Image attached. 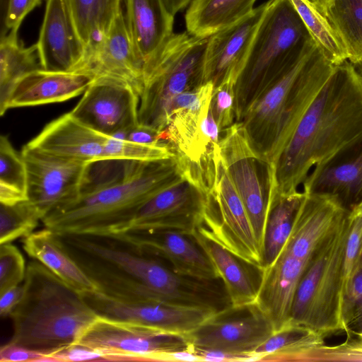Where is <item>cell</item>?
Returning <instances> with one entry per match:
<instances>
[{
  "label": "cell",
  "mask_w": 362,
  "mask_h": 362,
  "mask_svg": "<svg viewBox=\"0 0 362 362\" xmlns=\"http://www.w3.org/2000/svg\"><path fill=\"white\" fill-rule=\"evenodd\" d=\"M310 35L334 65L348 61L346 49L327 18L310 0H290Z\"/></svg>",
  "instance_id": "836d02e7"
},
{
  "label": "cell",
  "mask_w": 362,
  "mask_h": 362,
  "mask_svg": "<svg viewBox=\"0 0 362 362\" xmlns=\"http://www.w3.org/2000/svg\"><path fill=\"white\" fill-rule=\"evenodd\" d=\"M57 235L98 292L109 298L192 307H206L211 302L213 291L209 281L179 274L123 234Z\"/></svg>",
  "instance_id": "7a4b0ae2"
},
{
  "label": "cell",
  "mask_w": 362,
  "mask_h": 362,
  "mask_svg": "<svg viewBox=\"0 0 362 362\" xmlns=\"http://www.w3.org/2000/svg\"><path fill=\"white\" fill-rule=\"evenodd\" d=\"M24 294L23 284L12 287L0 294V315L2 317L10 316L13 310L21 300Z\"/></svg>",
  "instance_id": "7dc6e473"
},
{
  "label": "cell",
  "mask_w": 362,
  "mask_h": 362,
  "mask_svg": "<svg viewBox=\"0 0 362 362\" xmlns=\"http://www.w3.org/2000/svg\"><path fill=\"white\" fill-rule=\"evenodd\" d=\"M93 80L76 72L35 71L16 85L6 109L64 102L84 93Z\"/></svg>",
  "instance_id": "603a6c76"
},
{
  "label": "cell",
  "mask_w": 362,
  "mask_h": 362,
  "mask_svg": "<svg viewBox=\"0 0 362 362\" xmlns=\"http://www.w3.org/2000/svg\"><path fill=\"white\" fill-rule=\"evenodd\" d=\"M0 183L27 194V171L23 156L13 147L8 137L0 136Z\"/></svg>",
  "instance_id": "74e56055"
},
{
  "label": "cell",
  "mask_w": 362,
  "mask_h": 362,
  "mask_svg": "<svg viewBox=\"0 0 362 362\" xmlns=\"http://www.w3.org/2000/svg\"><path fill=\"white\" fill-rule=\"evenodd\" d=\"M207 37L173 33L144 65L139 124L164 130L175 98L202 83Z\"/></svg>",
  "instance_id": "5b68a950"
},
{
  "label": "cell",
  "mask_w": 362,
  "mask_h": 362,
  "mask_svg": "<svg viewBox=\"0 0 362 362\" xmlns=\"http://www.w3.org/2000/svg\"><path fill=\"white\" fill-rule=\"evenodd\" d=\"M206 198L204 191L181 175L143 204L130 230H169L193 235L202 223Z\"/></svg>",
  "instance_id": "5bb4252c"
},
{
  "label": "cell",
  "mask_w": 362,
  "mask_h": 362,
  "mask_svg": "<svg viewBox=\"0 0 362 362\" xmlns=\"http://www.w3.org/2000/svg\"><path fill=\"white\" fill-rule=\"evenodd\" d=\"M43 69L37 44L25 47L18 31L0 37V115L6 111L8 98L16 85L28 74Z\"/></svg>",
  "instance_id": "f1b7e54d"
},
{
  "label": "cell",
  "mask_w": 362,
  "mask_h": 362,
  "mask_svg": "<svg viewBox=\"0 0 362 362\" xmlns=\"http://www.w3.org/2000/svg\"><path fill=\"white\" fill-rule=\"evenodd\" d=\"M197 230L236 256L260 268L261 247L221 157L215 185L207 195L203 221Z\"/></svg>",
  "instance_id": "ba28073f"
},
{
  "label": "cell",
  "mask_w": 362,
  "mask_h": 362,
  "mask_svg": "<svg viewBox=\"0 0 362 362\" xmlns=\"http://www.w3.org/2000/svg\"><path fill=\"white\" fill-rule=\"evenodd\" d=\"M303 193L283 251L309 261L350 211L335 194L304 191Z\"/></svg>",
  "instance_id": "ac0fdd59"
},
{
  "label": "cell",
  "mask_w": 362,
  "mask_h": 362,
  "mask_svg": "<svg viewBox=\"0 0 362 362\" xmlns=\"http://www.w3.org/2000/svg\"><path fill=\"white\" fill-rule=\"evenodd\" d=\"M77 344L100 351L106 361H170V354L192 349L185 335L102 317Z\"/></svg>",
  "instance_id": "9c48e42d"
},
{
  "label": "cell",
  "mask_w": 362,
  "mask_h": 362,
  "mask_svg": "<svg viewBox=\"0 0 362 362\" xmlns=\"http://www.w3.org/2000/svg\"><path fill=\"white\" fill-rule=\"evenodd\" d=\"M312 1L317 7L319 11L322 13L329 1L330 0H310Z\"/></svg>",
  "instance_id": "816d5d0a"
},
{
  "label": "cell",
  "mask_w": 362,
  "mask_h": 362,
  "mask_svg": "<svg viewBox=\"0 0 362 362\" xmlns=\"http://www.w3.org/2000/svg\"><path fill=\"white\" fill-rule=\"evenodd\" d=\"M303 186L306 192L335 194L351 210L362 199V151L348 162L310 175Z\"/></svg>",
  "instance_id": "4dcf8cb0"
},
{
  "label": "cell",
  "mask_w": 362,
  "mask_h": 362,
  "mask_svg": "<svg viewBox=\"0 0 362 362\" xmlns=\"http://www.w3.org/2000/svg\"><path fill=\"white\" fill-rule=\"evenodd\" d=\"M81 294L100 317L182 335L191 332L219 311L162 301L124 302L98 291Z\"/></svg>",
  "instance_id": "7c38bea8"
},
{
  "label": "cell",
  "mask_w": 362,
  "mask_h": 362,
  "mask_svg": "<svg viewBox=\"0 0 362 362\" xmlns=\"http://www.w3.org/2000/svg\"><path fill=\"white\" fill-rule=\"evenodd\" d=\"M72 201L46 214L42 222L57 234L117 235L130 230L143 204L181 176L174 158L156 161L111 160L107 178L90 170Z\"/></svg>",
  "instance_id": "3957f363"
},
{
  "label": "cell",
  "mask_w": 362,
  "mask_h": 362,
  "mask_svg": "<svg viewBox=\"0 0 362 362\" xmlns=\"http://www.w3.org/2000/svg\"><path fill=\"white\" fill-rule=\"evenodd\" d=\"M22 242L29 257L42 263L77 292L98 291L96 286L64 248L53 230L45 227L23 238Z\"/></svg>",
  "instance_id": "484cf974"
},
{
  "label": "cell",
  "mask_w": 362,
  "mask_h": 362,
  "mask_svg": "<svg viewBox=\"0 0 362 362\" xmlns=\"http://www.w3.org/2000/svg\"><path fill=\"white\" fill-rule=\"evenodd\" d=\"M107 160L156 161L175 157L169 146L149 145L107 136L105 141Z\"/></svg>",
  "instance_id": "d590c367"
},
{
  "label": "cell",
  "mask_w": 362,
  "mask_h": 362,
  "mask_svg": "<svg viewBox=\"0 0 362 362\" xmlns=\"http://www.w3.org/2000/svg\"><path fill=\"white\" fill-rule=\"evenodd\" d=\"M43 356L40 352L9 341L0 349L1 362H35Z\"/></svg>",
  "instance_id": "f6af8a7d"
},
{
  "label": "cell",
  "mask_w": 362,
  "mask_h": 362,
  "mask_svg": "<svg viewBox=\"0 0 362 362\" xmlns=\"http://www.w3.org/2000/svg\"><path fill=\"white\" fill-rule=\"evenodd\" d=\"M27 199L26 194L11 186L0 183V204L11 205Z\"/></svg>",
  "instance_id": "c3c4849f"
},
{
  "label": "cell",
  "mask_w": 362,
  "mask_h": 362,
  "mask_svg": "<svg viewBox=\"0 0 362 362\" xmlns=\"http://www.w3.org/2000/svg\"><path fill=\"white\" fill-rule=\"evenodd\" d=\"M309 261L282 251L271 266L263 269L255 303L272 323L274 332L292 323L295 295Z\"/></svg>",
  "instance_id": "44dd1931"
},
{
  "label": "cell",
  "mask_w": 362,
  "mask_h": 362,
  "mask_svg": "<svg viewBox=\"0 0 362 362\" xmlns=\"http://www.w3.org/2000/svg\"><path fill=\"white\" fill-rule=\"evenodd\" d=\"M322 13L342 41L348 61L362 58V0H330Z\"/></svg>",
  "instance_id": "d6a6232c"
},
{
  "label": "cell",
  "mask_w": 362,
  "mask_h": 362,
  "mask_svg": "<svg viewBox=\"0 0 362 362\" xmlns=\"http://www.w3.org/2000/svg\"><path fill=\"white\" fill-rule=\"evenodd\" d=\"M350 215L362 218V199L350 210Z\"/></svg>",
  "instance_id": "f907efd6"
},
{
  "label": "cell",
  "mask_w": 362,
  "mask_h": 362,
  "mask_svg": "<svg viewBox=\"0 0 362 362\" xmlns=\"http://www.w3.org/2000/svg\"><path fill=\"white\" fill-rule=\"evenodd\" d=\"M358 77H359V79H360V81H361V83L362 85V75H358Z\"/></svg>",
  "instance_id": "11a10c76"
},
{
  "label": "cell",
  "mask_w": 362,
  "mask_h": 362,
  "mask_svg": "<svg viewBox=\"0 0 362 362\" xmlns=\"http://www.w3.org/2000/svg\"><path fill=\"white\" fill-rule=\"evenodd\" d=\"M303 192L268 198L260 268L271 266L282 252L290 236Z\"/></svg>",
  "instance_id": "f546056e"
},
{
  "label": "cell",
  "mask_w": 362,
  "mask_h": 362,
  "mask_svg": "<svg viewBox=\"0 0 362 362\" xmlns=\"http://www.w3.org/2000/svg\"><path fill=\"white\" fill-rule=\"evenodd\" d=\"M21 155L26 166L28 199L42 218L78 197L90 163L49 154L28 144Z\"/></svg>",
  "instance_id": "4fadbf2b"
},
{
  "label": "cell",
  "mask_w": 362,
  "mask_h": 362,
  "mask_svg": "<svg viewBox=\"0 0 362 362\" xmlns=\"http://www.w3.org/2000/svg\"><path fill=\"white\" fill-rule=\"evenodd\" d=\"M42 0H6L0 9V37L18 31L25 17L41 4Z\"/></svg>",
  "instance_id": "b9f144b4"
},
{
  "label": "cell",
  "mask_w": 362,
  "mask_h": 362,
  "mask_svg": "<svg viewBox=\"0 0 362 362\" xmlns=\"http://www.w3.org/2000/svg\"><path fill=\"white\" fill-rule=\"evenodd\" d=\"M69 1L78 32L88 52L107 33L122 9L123 0Z\"/></svg>",
  "instance_id": "1f68e13d"
},
{
  "label": "cell",
  "mask_w": 362,
  "mask_h": 362,
  "mask_svg": "<svg viewBox=\"0 0 362 362\" xmlns=\"http://www.w3.org/2000/svg\"><path fill=\"white\" fill-rule=\"evenodd\" d=\"M235 81L227 78L214 88L210 110L220 132L232 126L237 117Z\"/></svg>",
  "instance_id": "f35d334b"
},
{
  "label": "cell",
  "mask_w": 362,
  "mask_h": 362,
  "mask_svg": "<svg viewBox=\"0 0 362 362\" xmlns=\"http://www.w3.org/2000/svg\"><path fill=\"white\" fill-rule=\"evenodd\" d=\"M362 141V85L346 61L334 71L270 164L268 197L298 192L311 174Z\"/></svg>",
  "instance_id": "6da1fadb"
},
{
  "label": "cell",
  "mask_w": 362,
  "mask_h": 362,
  "mask_svg": "<svg viewBox=\"0 0 362 362\" xmlns=\"http://www.w3.org/2000/svg\"><path fill=\"white\" fill-rule=\"evenodd\" d=\"M359 341L348 340L341 344H325L320 353L319 361H362V337Z\"/></svg>",
  "instance_id": "7bdbcfd3"
},
{
  "label": "cell",
  "mask_w": 362,
  "mask_h": 362,
  "mask_svg": "<svg viewBox=\"0 0 362 362\" xmlns=\"http://www.w3.org/2000/svg\"><path fill=\"white\" fill-rule=\"evenodd\" d=\"M274 332L255 303L216 312L185 335L192 349L252 356Z\"/></svg>",
  "instance_id": "30bf717a"
},
{
  "label": "cell",
  "mask_w": 362,
  "mask_h": 362,
  "mask_svg": "<svg viewBox=\"0 0 362 362\" xmlns=\"http://www.w3.org/2000/svg\"><path fill=\"white\" fill-rule=\"evenodd\" d=\"M26 267L21 251L11 243L0 244V294L24 281Z\"/></svg>",
  "instance_id": "ab89813d"
},
{
  "label": "cell",
  "mask_w": 362,
  "mask_h": 362,
  "mask_svg": "<svg viewBox=\"0 0 362 362\" xmlns=\"http://www.w3.org/2000/svg\"><path fill=\"white\" fill-rule=\"evenodd\" d=\"M342 264L343 295L348 281L362 255V218L351 216Z\"/></svg>",
  "instance_id": "60d3db41"
},
{
  "label": "cell",
  "mask_w": 362,
  "mask_h": 362,
  "mask_svg": "<svg viewBox=\"0 0 362 362\" xmlns=\"http://www.w3.org/2000/svg\"><path fill=\"white\" fill-rule=\"evenodd\" d=\"M169 11L175 16L177 13L187 8L192 0H164Z\"/></svg>",
  "instance_id": "681fc988"
},
{
  "label": "cell",
  "mask_w": 362,
  "mask_h": 362,
  "mask_svg": "<svg viewBox=\"0 0 362 362\" xmlns=\"http://www.w3.org/2000/svg\"><path fill=\"white\" fill-rule=\"evenodd\" d=\"M341 315L348 337H362V255L345 288Z\"/></svg>",
  "instance_id": "8d00e7d4"
},
{
  "label": "cell",
  "mask_w": 362,
  "mask_h": 362,
  "mask_svg": "<svg viewBox=\"0 0 362 362\" xmlns=\"http://www.w3.org/2000/svg\"><path fill=\"white\" fill-rule=\"evenodd\" d=\"M197 242L214 265L232 307L255 303L263 270L236 256L201 233H193Z\"/></svg>",
  "instance_id": "cb8c5ba5"
},
{
  "label": "cell",
  "mask_w": 362,
  "mask_h": 362,
  "mask_svg": "<svg viewBox=\"0 0 362 362\" xmlns=\"http://www.w3.org/2000/svg\"><path fill=\"white\" fill-rule=\"evenodd\" d=\"M257 0H192L185 16L186 30L207 37L250 14Z\"/></svg>",
  "instance_id": "83f0119b"
},
{
  "label": "cell",
  "mask_w": 362,
  "mask_h": 362,
  "mask_svg": "<svg viewBox=\"0 0 362 362\" xmlns=\"http://www.w3.org/2000/svg\"><path fill=\"white\" fill-rule=\"evenodd\" d=\"M122 234L180 274L204 281L220 279L210 258L193 235L169 230L136 229Z\"/></svg>",
  "instance_id": "ffe728a7"
},
{
  "label": "cell",
  "mask_w": 362,
  "mask_h": 362,
  "mask_svg": "<svg viewBox=\"0 0 362 362\" xmlns=\"http://www.w3.org/2000/svg\"><path fill=\"white\" fill-rule=\"evenodd\" d=\"M236 85L246 98L290 66L313 39L290 0H269ZM248 101V100H247Z\"/></svg>",
  "instance_id": "52a82bcc"
},
{
  "label": "cell",
  "mask_w": 362,
  "mask_h": 362,
  "mask_svg": "<svg viewBox=\"0 0 362 362\" xmlns=\"http://www.w3.org/2000/svg\"><path fill=\"white\" fill-rule=\"evenodd\" d=\"M325 335L291 323L275 332L254 354L259 361H318Z\"/></svg>",
  "instance_id": "4316f807"
},
{
  "label": "cell",
  "mask_w": 362,
  "mask_h": 362,
  "mask_svg": "<svg viewBox=\"0 0 362 362\" xmlns=\"http://www.w3.org/2000/svg\"><path fill=\"white\" fill-rule=\"evenodd\" d=\"M123 1L127 28L145 64L174 33L175 16L164 0Z\"/></svg>",
  "instance_id": "d4e9b609"
},
{
  "label": "cell",
  "mask_w": 362,
  "mask_h": 362,
  "mask_svg": "<svg viewBox=\"0 0 362 362\" xmlns=\"http://www.w3.org/2000/svg\"><path fill=\"white\" fill-rule=\"evenodd\" d=\"M23 296L11 313L9 342L44 355L76 344L99 316L81 294L40 262L26 266Z\"/></svg>",
  "instance_id": "277c9868"
},
{
  "label": "cell",
  "mask_w": 362,
  "mask_h": 362,
  "mask_svg": "<svg viewBox=\"0 0 362 362\" xmlns=\"http://www.w3.org/2000/svg\"><path fill=\"white\" fill-rule=\"evenodd\" d=\"M6 0H0V7H1V8H2L4 6V5L6 4Z\"/></svg>",
  "instance_id": "db71d44e"
},
{
  "label": "cell",
  "mask_w": 362,
  "mask_h": 362,
  "mask_svg": "<svg viewBox=\"0 0 362 362\" xmlns=\"http://www.w3.org/2000/svg\"><path fill=\"white\" fill-rule=\"evenodd\" d=\"M352 66L358 75H362V58Z\"/></svg>",
  "instance_id": "f5cc1de1"
},
{
  "label": "cell",
  "mask_w": 362,
  "mask_h": 362,
  "mask_svg": "<svg viewBox=\"0 0 362 362\" xmlns=\"http://www.w3.org/2000/svg\"><path fill=\"white\" fill-rule=\"evenodd\" d=\"M269 1L255 7L240 21L209 36L202 83L211 81L214 88L227 78L238 83L252 40Z\"/></svg>",
  "instance_id": "e0dca14e"
},
{
  "label": "cell",
  "mask_w": 362,
  "mask_h": 362,
  "mask_svg": "<svg viewBox=\"0 0 362 362\" xmlns=\"http://www.w3.org/2000/svg\"><path fill=\"white\" fill-rule=\"evenodd\" d=\"M76 73L94 80L109 78L130 86L141 97L144 85V62L139 54L122 9L102 40L89 50Z\"/></svg>",
  "instance_id": "9a60e30c"
},
{
  "label": "cell",
  "mask_w": 362,
  "mask_h": 362,
  "mask_svg": "<svg viewBox=\"0 0 362 362\" xmlns=\"http://www.w3.org/2000/svg\"><path fill=\"white\" fill-rule=\"evenodd\" d=\"M351 222L349 213L313 255L300 280L293 304L292 323L326 337L344 332L342 264Z\"/></svg>",
  "instance_id": "8992f818"
},
{
  "label": "cell",
  "mask_w": 362,
  "mask_h": 362,
  "mask_svg": "<svg viewBox=\"0 0 362 362\" xmlns=\"http://www.w3.org/2000/svg\"><path fill=\"white\" fill-rule=\"evenodd\" d=\"M42 218L38 209L28 199L11 205L0 204V244L29 235Z\"/></svg>",
  "instance_id": "e575fe53"
},
{
  "label": "cell",
  "mask_w": 362,
  "mask_h": 362,
  "mask_svg": "<svg viewBox=\"0 0 362 362\" xmlns=\"http://www.w3.org/2000/svg\"><path fill=\"white\" fill-rule=\"evenodd\" d=\"M47 355L53 356L58 362L106 361L105 355L100 351L78 344L61 349Z\"/></svg>",
  "instance_id": "ee69618b"
},
{
  "label": "cell",
  "mask_w": 362,
  "mask_h": 362,
  "mask_svg": "<svg viewBox=\"0 0 362 362\" xmlns=\"http://www.w3.org/2000/svg\"><path fill=\"white\" fill-rule=\"evenodd\" d=\"M127 140L144 144L169 146L161 139V132L139 124L129 130Z\"/></svg>",
  "instance_id": "bcb514c9"
},
{
  "label": "cell",
  "mask_w": 362,
  "mask_h": 362,
  "mask_svg": "<svg viewBox=\"0 0 362 362\" xmlns=\"http://www.w3.org/2000/svg\"><path fill=\"white\" fill-rule=\"evenodd\" d=\"M107 136L83 124L69 112L47 124L27 144L49 154L89 163L107 160Z\"/></svg>",
  "instance_id": "7402d4cb"
},
{
  "label": "cell",
  "mask_w": 362,
  "mask_h": 362,
  "mask_svg": "<svg viewBox=\"0 0 362 362\" xmlns=\"http://www.w3.org/2000/svg\"><path fill=\"white\" fill-rule=\"evenodd\" d=\"M221 157L262 248L268 202V183L263 182L259 165L264 162L252 146L241 122L220 132Z\"/></svg>",
  "instance_id": "8fae6325"
},
{
  "label": "cell",
  "mask_w": 362,
  "mask_h": 362,
  "mask_svg": "<svg viewBox=\"0 0 362 362\" xmlns=\"http://www.w3.org/2000/svg\"><path fill=\"white\" fill-rule=\"evenodd\" d=\"M140 97L128 85L98 78L86 88L70 112L79 122L107 136L139 124Z\"/></svg>",
  "instance_id": "2e32d148"
},
{
  "label": "cell",
  "mask_w": 362,
  "mask_h": 362,
  "mask_svg": "<svg viewBox=\"0 0 362 362\" xmlns=\"http://www.w3.org/2000/svg\"><path fill=\"white\" fill-rule=\"evenodd\" d=\"M36 44L44 70L76 71L87 49L78 32L69 0H47Z\"/></svg>",
  "instance_id": "d6986e66"
}]
</instances>
